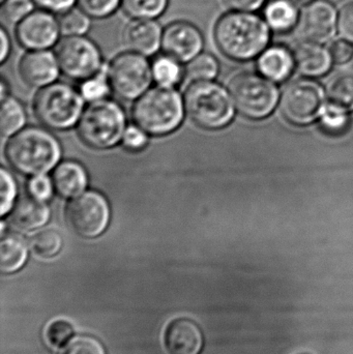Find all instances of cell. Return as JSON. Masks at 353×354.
<instances>
[{
  "label": "cell",
  "instance_id": "obj_4",
  "mask_svg": "<svg viewBox=\"0 0 353 354\" xmlns=\"http://www.w3.org/2000/svg\"><path fill=\"white\" fill-rule=\"evenodd\" d=\"M184 109L200 128L219 130L234 115V107L225 89L211 81H195L184 93Z\"/></svg>",
  "mask_w": 353,
  "mask_h": 354
},
{
  "label": "cell",
  "instance_id": "obj_46",
  "mask_svg": "<svg viewBox=\"0 0 353 354\" xmlns=\"http://www.w3.org/2000/svg\"><path fill=\"white\" fill-rule=\"evenodd\" d=\"M4 1H6V0H0V2H1V3H3Z\"/></svg>",
  "mask_w": 353,
  "mask_h": 354
},
{
  "label": "cell",
  "instance_id": "obj_31",
  "mask_svg": "<svg viewBox=\"0 0 353 354\" xmlns=\"http://www.w3.org/2000/svg\"><path fill=\"white\" fill-rule=\"evenodd\" d=\"M60 30L66 37L70 35H83L90 27L89 17L79 8H70L61 14L59 19Z\"/></svg>",
  "mask_w": 353,
  "mask_h": 354
},
{
  "label": "cell",
  "instance_id": "obj_41",
  "mask_svg": "<svg viewBox=\"0 0 353 354\" xmlns=\"http://www.w3.org/2000/svg\"><path fill=\"white\" fill-rule=\"evenodd\" d=\"M332 57L336 64H346L352 59L353 55V48L352 43L341 39V41H336L332 44L331 49Z\"/></svg>",
  "mask_w": 353,
  "mask_h": 354
},
{
  "label": "cell",
  "instance_id": "obj_28",
  "mask_svg": "<svg viewBox=\"0 0 353 354\" xmlns=\"http://www.w3.org/2000/svg\"><path fill=\"white\" fill-rule=\"evenodd\" d=\"M219 64L213 55L200 53L189 62L187 75L195 81H209L217 76Z\"/></svg>",
  "mask_w": 353,
  "mask_h": 354
},
{
  "label": "cell",
  "instance_id": "obj_14",
  "mask_svg": "<svg viewBox=\"0 0 353 354\" xmlns=\"http://www.w3.org/2000/svg\"><path fill=\"white\" fill-rule=\"evenodd\" d=\"M337 10L327 0H315L305 8L300 18V32L308 41L325 43L338 27Z\"/></svg>",
  "mask_w": 353,
  "mask_h": 354
},
{
  "label": "cell",
  "instance_id": "obj_24",
  "mask_svg": "<svg viewBox=\"0 0 353 354\" xmlns=\"http://www.w3.org/2000/svg\"><path fill=\"white\" fill-rule=\"evenodd\" d=\"M24 109L17 100L12 97L2 100L0 112V131L2 136L8 137L20 131L24 126Z\"/></svg>",
  "mask_w": 353,
  "mask_h": 354
},
{
  "label": "cell",
  "instance_id": "obj_34",
  "mask_svg": "<svg viewBox=\"0 0 353 354\" xmlns=\"http://www.w3.org/2000/svg\"><path fill=\"white\" fill-rule=\"evenodd\" d=\"M62 354H107L101 341L95 337L80 336L68 343Z\"/></svg>",
  "mask_w": 353,
  "mask_h": 354
},
{
  "label": "cell",
  "instance_id": "obj_33",
  "mask_svg": "<svg viewBox=\"0 0 353 354\" xmlns=\"http://www.w3.org/2000/svg\"><path fill=\"white\" fill-rule=\"evenodd\" d=\"M75 330L72 324L66 320L58 319L51 322L46 330L48 342L52 346L59 347L68 344V341L74 337Z\"/></svg>",
  "mask_w": 353,
  "mask_h": 354
},
{
  "label": "cell",
  "instance_id": "obj_45",
  "mask_svg": "<svg viewBox=\"0 0 353 354\" xmlns=\"http://www.w3.org/2000/svg\"><path fill=\"white\" fill-rule=\"evenodd\" d=\"M296 1L298 2V4H300V6H307L312 3V2H314L315 0H296Z\"/></svg>",
  "mask_w": 353,
  "mask_h": 354
},
{
  "label": "cell",
  "instance_id": "obj_32",
  "mask_svg": "<svg viewBox=\"0 0 353 354\" xmlns=\"http://www.w3.org/2000/svg\"><path fill=\"white\" fill-rule=\"evenodd\" d=\"M77 3L89 18L104 19L117 10L122 0H77Z\"/></svg>",
  "mask_w": 353,
  "mask_h": 354
},
{
  "label": "cell",
  "instance_id": "obj_5",
  "mask_svg": "<svg viewBox=\"0 0 353 354\" xmlns=\"http://www.w3.org/2000/svg\"><path fill=\"white\" fill-rule=\"evenodd\" d=\"M126 132L122 108L107 100L91 103L79 118L78 134L83 142L95 149L115 147Z\"/></svg>",
  "mask_w": 353,
  "mask_h": 354
},
{
  "label": "cell",
  "instance_id": "obj_43",
  "mask_svg": "<svg viewBox=\"0 0 353 354\" xmlns=\"http://www.w3.org/2000/svg\"><path fill=\"white\" fill-rule=\"evenodd\" d=\"M233 12H253L265 4V0H222Z\"/></svg>",
  "mask_w": 353,
  "mask_h": 354
},
{
  "label": "cell",
  "instance_id": "obj_16",
  "mask_svg": "<svg viewBox=\"0 0 353 354\" xmlns=\"http://www.w3.org/2000/svg\"><path fill=\"white\" fill-rule=\"evenodd\" d=\"M59 68L56 55L47 50L29 52L19 64L23 80L32 87H43L53 82Z\"/></svg>",
  "mask_w": 353,
  "mask_h": 354
},
{
  "label": "cell",
  "instance_id": "obj_39",
  "mask_svg": "<svg viewBox=\"0 0 353 354\" xmlns=\"http://www.w3.org/2000/svg\"><path fill=\"white\" fill-rule=\"evenodd\" d=\"M338 31L342 39L353 44V2L346 4L338 17Z\"/></svg>",
  "mask_w": 353,
  "mask_h": 354
},
{
  "label": "cell",
  "instance_id": "obj_11",
  "mask_svg": "<svg viewBox=\"0 0 353 354\" xmlns=\"http://www.w3.org/2000/svg\"><path fill=\"white\" fill-rule=\"evenodd\" d=\"M325 91L312 80H298L288 85L282 95L281 109L284 118L296 124L306 126L323 113Z\"/></svg>",
  "mask_w": 353,
  "mask_h": 354
},
{
  "label": "cell",
  "instance_id": "obj_10",
  "mask_svg": "<svg viewBox=\"0 0 353 354\" xmlns=\"http://www.w3.org/2000/svg\"><path fill=\"white\" fill-rule=\"evenodd\" d=\"M66 218L77 234L84 239H95L99 236L109 224V204L97 192L80 194L68 203Z\"/></svg>",
  "mask_w": 353,
  "mask_h": 354
},
{
  "label": "cell",
  "instance_id": "obj_36",
  "mask_svg": "<svg viewBox=\"0 0 353 354\" xmlns=\"http://www.w3.org/2000/svg\"><path fill=\"white\" fill-rule=\"evenodd\" d=\"M108 91H109V86H108L103 75H99V76L95 75V76L87 79L84 84L82 85L83 97L88 101L95 102L103 99L107 95Z\"/></svg>",
  "mask_w": 353,
  "mask_h": 354
},
{
  "label": "cell",
  "instance_id": "obj_1",
  "mask_svg": "<svg viewBox=\"0 0 353 354\" xmlns=\"http://www.w3.org/2000/svg\"><path fill=\"white\" fill-rule=\"evenodd\" d=\"M213 35L220 51L238 62L260 55L271 41L267 23L250 12L232 10L224 15L218 20Z\"/></svg>",
  "mask_w": 353,
  "mask_h": 354
},
{
  "label": "cell",
  "instance_id": "obj_38",
  "mask_svg": "<svg viewBox=\"0 0 353 354\" xmlns=\"http://www.w3.org/2000/svg\"><path fill=\"white\" fill-rule=\"evenodd\" d=\"M53 189V183L45 176H33L28 183L29 195L43 201L51 198Z\"/></svg>",
  "mask_w": 353,
  "mask_h": 354
},
{
  "label": "cell",
  "instance_id": "obj_42",
  "mask_svg": "<svg viewBox=\"0 0 353 354\" xmlns=\"http://www.w3.org/2000/svg\"><path fill=\"white\" fill-rule=\"evenodd\" d=\"M35 6L41 10H47L52 14H64L74 6L77 0H32Z\"/></svg>",
  "mask_w": 353,
  "mask_h": 354
},
{
  "label": "cell",
  "instance_id": "obj_3",
  "mask_svg": "<svg viewBox=\"0 0 353 354\" xmlns=\"http://www.w3.org/2000/svg\"><path fill=\"white\" fill-rule=\"evenodd\" d=\"M133 120L143 132L155 136L169 134L180 127L184 106L178 91L160 86L143 93L133 107Z\"/></svg>",
  "mask_w": 353,
  "mask_h": 354
},
{
  "label": "cell",
  "instance_id": "obj_27",
  "mask_svg": "<svg viewBox=\"0 0 353 354\" xmlns=\"http://www.w3.org/2000/svg\"><path fill=\"white\" fill-rule=\"evenodd\" d=\"M151 68H153V75L155 81L164 86H173L182 77L180 62L168 55L160 56L157 58Z\"/></svg>",
  "mask_w": 353,
  "mask_h": 354
},
{
  "label": "cell",
  "instance_id": "obj_17",
  "mask_svg": "<svg viewBox=\"0 0 353 354\" xmlns=\"http://www.w3.org/2000/svg\"><path fill=\"white\" fill-rule=\"evenodd\" d=\"M161 26L153 20L135 19L124 29V41L128 49L143 56L155 54L162 46Z\"/></svg>",
  "mask_w": 353,
  "mask_h": 354
},
{
  "label": "cell",
  "instance_id": "obj_15",
  "mask_svg": "<svg viewBox=\"0 0 353 354\" xmlns=\"http://www.w3.org/2000/svg\"><path fill=\"white\" fill-rule=\"evenodd\" d=\"M164 343L169 354H200L204 338L196 322L182 317L168 324L164 334Z\"/></svg>",
  "mask_w": 353,
  "mask_h": 354
},
{
  "label": "cell",
  "instance_id": "obj_8",
  "mask_svg": "<svg viewBox=\"0 0 353 354\" xmlns=\"http://www.w3.org/2000/svg\"><path fill=\"white\" fill-rule=\"evenodd\" d=\"M153 76L149 62L135 52L116 56L108 71L110 87L124 100H134L142 95L151 85Z\"/></svg>",
  "mask_w": 353,
  "mask_h": 354
},
{
  "label": "cell",
  "instance_id": "obj_47",
  "mask_svg": "<svg viewBox=\"0 0 353 354\" xmlns=\"http://www.w3.org/2000/svg\"><path fill=\"white\" fill-rule=\"evenodd\" d=\"M296 354H309V353H296Z\"/></svg>",
  "mask_w": 353,
  "mask_h": 354
},
{
  "label": "cell",
  "instance_id": "obj_2",
  "mask_svg": "<svg viewBox=\"0 0 353 354\" xmlns=\"http://www.w3.org/2000/svg\"><path fill=\"white\" fill-rule=\"evenodd\" d=\"M12 169L23 176H45L60 158L57 139L44 129L27 128L17 133L6 147Z\"/></svg>",
  "mask_w": 353,
  "mask_h": 354
},
{
  "label": "cell",
  "instance_id": "obj_25",
  "mask_svg": "<svg viewBox=\"0 0 353 354\" xmlns=\"http://www.w3.org/2000/svg\"><path fill=\"white\" fill-rule=\"evenodd\" d=\"M168 2L169 0H122V6L131 18L153 20L165 12Z\"/></svg>",
  "mask_w": 353,
  "mask_h": 354
},
{
  "label": "cell",
  "instance_id": "obj_29",
  "mask_svg": "<svg viewBox=\"0 0 353 354\" xmlns=\"http://www.w3.org/2000/svg\"><path fill=\"white\" fill-rule=\"evenodd\" d=\"M331 104L350 111L353 110V76L345 75L334 81L330 87Z\"/></svg>",
  "mask_w": 353,
  "mask_h": 354
},
{
  "label": "cell",
  "instance_id": "obj_26",
  "mask_svg": "<svg viewBox=\"0 0 353 354\" xmlns=\"http://www.w3.org/2000/svg\"><path fill=\"white\" fill-rule=\"evenodd\" d=\"M29 248L41 258L54 257L62 248V237L57 231L46 229L33 234L29 239Z\"/></svg>",
  "mask_w": 353,
  "mask_h": 354
},
{
  "label": "cell",
  "instance_id": "obj_44",
  "mask_svg": "<svg viewBox=\"0 0 353 354\" xmlns=\"http://www.w3.org/2000/svg\"><path fill=\"white\" fill-rule=\"evenodd\" d=\"M0 37H1V51H0V60L3 62L10 54V43L8 33L4 30L3 27L0 29Z\"/></svg>",
  "mask_w": 353,
  "mask_h": 354
},
{
  "label": "cell",
  "instance_id": "obj_18",
  "mask_svg": "<svg viewBox=\"0 0 353 354\" xmlns=\"http://www.w3.org/2000/svg\"><path fill=\"white\" fill-rule=\"evenodd\" d=\"M296 68L304 76L321 77L333 64L331 52L321 43L307 41L296 46L294 52Z\"/></svg>",
  "mask_w": 353,
  "mask_h": 354
},
{
  "label": "cell",
  "instance_id": "obj_6",
  "mask_svg": "<svg viewBox=\"0 0 353 354\" xmlns=\"http://www.w3.org/2000/svg\"><path fill=\"white\" fill-rule=\"evenodd\" d=\"M83 100L70 85L54 83L35 95L33 109L37 120L52 130H66L76 124Z\"/></svg>",
  "mask_w": 353,
  "mask_h": 354
},
{
  "label": "cell",
  "instance_id": "obj_21",
  "mask_svg": "<svg viewBox=\"0 0 353 354\" xmlns=\"http://www.w3.org/2000/svg\"><path fill=\"white\" fill-rule=\"evenodd\" d=\"M52 183L56 193L61 197H76L86 187L87 174L80 164L64 162L54 170Z\"/></svg>",
  "mask_w": 353,
  "mask_h": 354
},
{
  "label": "cell",
  "instance_id": "obj_37",
  "mask_svg": "<svg viewBox=\"0 0 353 354\" xmlns=\"http://www.w3.org/2000/svg\"><path fill=\"white\" fill-rule=\"evenodd\" d=\"M0 185H1V216H6L10 212L16 198L17 187L12 176L4 168L1 169L0 176Z\"/></svg>",
  "mask_w": 353,
  "mask_h": 354
},
{
  "label": "cell",
  "instance_id": "obj_12",
  "mask_svg": "<svg viewBox=\"0 0 353 354\" xmlns=\"http://www.w3.org/2000/svg\"><path fill=\"white\" fill-rule=\"evenodd\" d=\"M60 33L59 20L47 10H33L17 24L19 44L30 51L49 49L57 43Z\"/></svg>",
  "mask_w": 353,
  "mask_h": 354
},
{
  "label": "cell",
  "instance_id": "obj_9",
  "mask_svg": "<svg viewBox=\"0 0 353 354\" xmlns=\"http://www.w3.org/2000/svg\"><path fill=\"white\" fill-rule=\"evenodd\" d=\"M56 58L60 70L68 78L87 80L102 68L99 47L83 35L66 37L56 47Z\"/></svg>",
  "mask_w": 353,
  "mask_h": 354
},
{
  "label": "cell",
  "instance_id": "obj_19",
  "mask_svg": "<svg viewBox=\"0 0 353 354\" xmlns=\"http://www.w3.org/2000/svg\"><path fill=\"white\" fill-rule=\"evenodd\" d=\"M50 218L46 201L32 196L21 198L10 212V223L21 231H33L43 227Z\"/></svg>",
  "mask_w": 353,
  "mask_h": 354
},
{
  "label": "cell",
  "instance_id": "obj_35",
  "mask_svg": "<svg viewBox=\"0 0 353 354\" xmlns=\"http://www.w3.org/2000/svg\"><path fill=\"white\" fill-rule=\"evenodd\" d=\"M2 4V12L6 20L17 24L32 12L35 6L32 0H6Z\"/></svg>",
  "mask_w": 353,
  "mask_h": 354
},
{
  "label": "cell",
  "instance_id": "obj_23",
  "mask_svg": "<svg viewBox=\"0 0 353 354\" xmlns=\"http://www.w3.org/2000/svg\"><path fill=\"white\" fill-rule=\"evenodd\" d=\"M28 249L20 235L2 232L0 243V270L3 274L18 272L26 263Z\"/></svg>",
  "mask_w": 353,
  "mask_h": 354
},
{
  "label": "cell",
  "instance_id": "obj_30",
  "mask_svg": "<svg viewBox=\"0 0 353 354\" xmlns=\"http://www.w3.org/2000/svg\"><path fill=\"white\" fill-rule=\"evenodd\" d=\"M321 124L330 135H342L350 127V118L346 110L330 104L321 113Z\"/></svg>",
  "mask_w": 353,
  "mask_h": 354
},
{
  "label": "cell",
  "instance_id": "obj_22",
  "mask_svg": "<svg viewBox=\"0 0 353 354\" xmlns=\"http://www.w3.org/2000/svg\"><path fill=\"white\" fill-rule=\"evenodd\" d=\"M263 14L269 28L278 33L289 32L300 21V10L296 0H269Z\"/></svg>",
  "mask_w": 353,
  "mask_h": 354
},
{
  "label": "cell",
  "instance_id": "obj_13",
  "mask_svg": "<svg viewBox=\"0 0 353 354\" xmlns=\"http://www.w3.org/2000/svg\"><path fill=\"white\" fill-rule=\"evenodd\" d=\"M203 35L192 23L178 21L166 27L162 37V48L166 55L180 62H189L200 54Z\"/></svg>",
  "mask_w": 353,
  "mask_h": 354
},
{
  "label": "cell",
  "instance_id": "obj_20",
  "mask_svg": "<svg viewBox=\"0 0 353 354\" xmlns=\"http://www.w3.org/2000/svg\"><path fill=\"white\" fill-rule=\"evenodd\" d=\"M258 68L265 78L276 82L286 80L294 71V56L284 46L267 48L258 58Z\"/></svg>",
  "mask_w": 353,
  "mask_h": 354
},
{
  "label": "cell",
  "instance_id": "obj_7",
  "mask_svg": "<svg viewBox=\"0 0 353 354\" xmlns=\"http://www.w3.org/2000/svg\"><path fill=\"white\" fill-rule=\"evenodd\" d=\"M229 89L238 111L251 120L267 118L279 100L277 86L269 79L253 73L234 77Z\"/></svg>",
  "mask_w": 353,
  "mask_h": 354
},
{
  "label": "cell",
  "instance_id": "obj_40",
  "mask_svg": "<svg viewBox=\"0 0 353 354\" xmlns=\"http://www.w3.org/2000/svg\"><path fill=\"white\" fill-rule=\"evenodd\" d=\"M144 133L138 127H130L126 129L124 138H122L124 147L133 151L142 149L147 143V138Z\"/></svg>",
  "mask_w": 353,
  "mask_h": 354
}]
</instances>
